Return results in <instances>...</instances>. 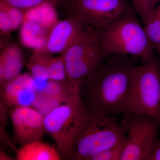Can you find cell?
I'll return each mask as SVG.
<instances>
[{"mask_svg":"<svg viewBox=\"0 0 160 160\" xmlns=\"http://www.w3.org/2000/svg\"><path fill=\"white\" fill-rule=\"evenodd\" d=\"M112 56L83 80L79 90L86 110L114 116L123 114L135 66L127 55Z\"/></svg>","mask_w":160,"mask_h":160,"instance_id":"obj_1","label":"cell"},{"mask_svg":"<svg viewBox=\"0 0 160 160\" xmlns=\"http://www.w3.org/2000/svg\"><path fill=\"white\" fill-rule=\"evenodd\" d=\"M126 132L114 116L86 109L76 123L62 159L90 160L95 155L124 141Z\"/></svg>","mask_w":160,"mask_h":160,"instance_id":"obj_2","label":"cell"},{"mask_svg":"<svg viewBox=\"0 0 160 160\" xmlns=\"http://www.w3.org/2000/svg\"><path fill=\"white\" fill-rule=\"evenodd\" d=\"M132 8L112 26L100 29V42L105 59L113 54L132 55L149 64L154 59L155 48Z\"/></svg>","mask_w":160,"mask_h":160,"instance_id":"obj_3","label":"cell"},{"mask_svg":"<svg viewBox=\"0 0 160 160\" xmlns=\"http://www.w3.org/2000/svg\"><path fill=\"white\" fill-rule=\"evenodd\" d=\"M160 74L157 61L135 67L123 114H144L160 124Z\"/></svg>","mask_w":160,"mask_h":160,"instance_id":"obj_4","label":"cell"},{"mask_svg":"<svg viewBox=\"0 0 160 160\" xmlns=\"http://www.w3.org/2000/svg\"><path fill=\"white\" fill-rule=\"evenodd\" d=\"M100 35V29L85 30L61 54L72 86L79 88L83 80L105 59Z\"/></svg>","mask_w":160,"mask_h":160,"instance_id":"obj_5","label":"cell"},{"mask_svg":"<svg viewBox=\"0 0 160 160\" xmlns=\"http://www.w3.org/2000/svg\"><path fill=\"white\" fill-rule=\"evenodd\" d=\"M64 4L70 16L100 29L112 26L132 8L127 0H65Z\"/></svg>","mask_w":160,"mask_h":160,"instance_id":"obj_6","label":"cell"},{"mask_svg":"<svg viewBox=\"0 0 160 160\" xmlns=\"http://www.w3.org/2000/svg\"><path fill=\"white\" fill-rule=\"evenodd\" d=\"M128 134L120 160H146L160 124L148 115H125L121 123Z\"/></svg>","mask_w":160,"mask_h":160,"instance_id":"obj_7","label":"cell"},{"mask_svg":"<svg viewBox=\"0 0 160 160\" xmlns=\"http://www.w3.org/2000/svg\"><path fill=\"white\" fill-rule=\"evenodd\" d=\"M86 109L82 100L58 106L44 116L46 132L54 139L62 159L76 123Z\"/></svg>","mask_w":160,"mask_h":160,"instance_id":"obj_8","label":"cell"},{"mask_svg":"<svg viewBox=\"0 0 160 160\" xmlns=\"http://www.w3.org/2000/svg\"><path fill=\"white\" fill-rule=\"evenodd\" d=\"M85 25L82 21L74 17L59 20L49 30L45 45L40 49L33 50L29 59L62 54L82 34L85 30Z\"/></svg>","mask_w":160,"mask_h":160,"instance_id":"obj_9","label":"cell"},{"mask_svg":"<svg viewBox=\"0 0 160 160\" xmlns=\"http://www.w3.org/2000/svg\"><path fill=\"white\" fill-rule=\"evenodd\" d=\"M10 115L15 143L22 146L42 141L46 133L42 112L29 106H16L11 110Z\"/></svg>","mask_w":160,"mask_h":160,"instance_id":"obj_10","label":"cell"},{"mask_svg":"<svg viewBox=\"0 0 160 160\" xmlns=\"http://www.w3.org/2000/svg\"><path fill=\"white\" fill-rule=\"evenodd\" d=\"M2 102L5 106L33 105L37 94L35 81L31 74H20L1 87Z\"/></svg>","mask_w":160,"mask_h":160,"instance_id":"obj_11","label":"cell"},{"mask_svg":"<svg viewBox=\"0 0 160 160\" xmlns=\"http://www.w3.org/2000/svg\"><path fill=\"white\" fill-rule=\"evenodd\" d=\"M24 63L22 52L14 44L6 45L0 55V85L1 86L20 74Z\"/></svg>","mask_w":160,"mask_h":160,"instance_id":"obj_12","label":"cell"},{"mask_svg":"<svg viewBox=\"0 0 160 160\" xmlns=\"http://www.w3.org/2000/svg\"><path fill=\"white\" fill-rule=\"evenodd\" d=\"M38 93L51 98L60 104H72L82 100L79 88L72 86L67 79L62 81L49 80L42 91Z\"/></svg>","mask_w":160,"mask_h":160,"instance_id":"obj_13","label":"cell"},{"mask_svg":"<svg viewBox=\"0 0 160 160\" xmlns=\"http://www.w3.org/2000/svg\"><path fill=\"white\" fill-rule=\"evenodd\" d=\"M18 160H60L62 157L53 146L34 141L21 146L16 153Z\"/></svg>","mask_w":160,"mask_h":160,"instance_id":"obj_14","label":"cell"},{"mask_svg":"<svg viewBox=\"0 0 160 160\" xmlns=\"http://www.w3.org/2000/svg\"><path fill=\"white\" fill-rule=\"evenodd\" d=\"M49 30L35 21L24 20L20 27V42L27 48L39 49L45 45Z\"/></svg>","mask_w":160,"mask_h":160,"instance_id":"obj_15","label":"cell"},{"mask_svg":"<svg viewBox=\"0 0 160 160\" xmlns=\"http://www.w3.org/2000/svg\"><path fill=\"white\" fill-rule=\"evenodd\" d=\"M56 6L45 3L25 12L24 20L35 21L50 30L59 21Z\"/></svg>","mask_w":160,"mask_h":160,"instance_id":"obj_16","label":"cell"},{"mask_svg":"<svg viewBox=\"0 0 160 160\" xmlns=\"http://www.w3.org/2000/svg\"><path fill=\"white\" fill-rule=\"evenodd\" d=\"M38 58L42 60L47 69L49 80L62 81L67 79L65 62L62 56L57 58L50 57Z\"/></svg>","mask_w":160,"mask_h":160,"instance_id":"obj_17","label":"cell"},{"mask_svg":"<svg viewBox=\"0 0 160 160\" xmlns=\"http://www.w3.org/2000/svg\"><path fill=\"white\" fill-rule=\"evenodd\" d=\"M160 2V0H132L133 8L145 26L151 19Z\"/></svg>","mask_w":160,"mask_h":160,"instance_id":"obj_18","label":"cell"},{"mask_svg":"<svg viewBox=\"0 0 160 160\" xmlns=\"http://www.w3.org/2000/svg\"><path fill=\"white\" fill-rule=\"evenodd\" d=\"M145 29L149 39L155 46L160 44V2Z\"/></svg>","mask_w":160,"mask_h":160,"instance_id":"obj_19","label":"cell"},{"mask_svg":"<svg viewBox=\"0 0 160 160\" xmlns=\"http://www.w3.org/2000/svg\"><path fill=\"white\" fill-rule=\"evenodd\" d=\"M9 6L26 11L45 3H49L56 7L64 4L65 0H3Z\"/></svg>","mask_w":160,"mask_h":160,"instance_id":"obj_20","label":"cell"},{"mask_svg":"<svg viewBox=\"0 0 160 160\" xmlns=\"http://www.w3.org/2000/svg\"><path fill=\"white\" fill-rule=\"evenodd\" d=\"M126 138L119 144L95 155L90 160H120L124 151Z\"/></svg>","mask_w":160,"mask_h":160,"instance_id":"obj_21","label":"cell"},{"mask_svg":"<svg viewBox=\"0 0 160 160\" xmlns=\"http://www.w3.org/2000/svg\"><path fill=\"white\" fill-rule=\"evenodd\" d=\"M13 31L12 24L6 10L0 7V31L1 34L6 35Z\"/></svg>","mask_w":160,"mask_h":160,"instance_id":"obj_22","label":"cell"},{"mask_svg":"<svg viewBox=\"0 0 160 160\" xmlns=\"http://www.w3.org/2000/svg\"><path fill=\"white\" fill-rule=\"evenodd\" d=\"M146 160H160V140L156 138L152 144Z\"/></svg>","mask_w":160,"mask_h":160,"instance_id":"obj_23","label":"cell"},{"mask_svg":"<svg viewBox=\"0 0 160 160\" xmlns=\"http://www.w3.org/2000/svg\"><path fill=\"white\" fill-rule=\"evenodd\" d=\"M155 48L157 49V50L158 52L159 53L160 55V44L155 46Z\"/></svg>","mask_w":160,"mask_h":160,"instance_id":"obj_24","label":"cell"},{"mask_svg":"<svg viewBox=\"0 0 160 160\" xmlns=\"http://www.w3.org/2000/svg\"><path fill=\"white\" fill-rule=\"evenodd\" d=\"M159 116H160V109H159Z\"/></svg>","mask_w":160,"mask_h":160,"instance_id":"obj_25","label":"cell"}]
</instances>
